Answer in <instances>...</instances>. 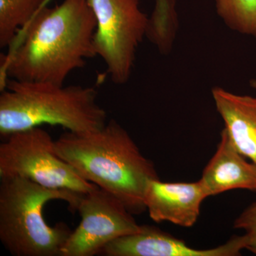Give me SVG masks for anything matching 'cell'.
I'll list each match as a JSON object with an SVG mask.
<instances>
[{"instance_id":"6da1fadb","label":"cell","mask_w":256,"mask_h":256,"mask_svg":"<svg viewBox=\"0 0 256 256\" xmlns=\"http://www.w3.org/2000/svg\"><path fill=\"white\" fill-rule=\"evenodd\" d=\"M48 5L18 31L8 53L1 55L0 90L8 79L64 84L72 72L97 56L96 20L88 0Z\"/></svg>"},{"instance_id":"7a4b0ae2","label":"cell","mask_w":256,"mask_h":256,"mask_svg":"<svg viewBox=\"0 0 256 256\" xmlns=\"http://www.w3.org/2000/svg\"><path fill=\"white\" fill-rule=\"evenodd\" d=\"M55 150L82 178L118 198L133 215L146 212L148 184L160 178L152 162L117 121L92 132L66 131L55 140Z\"/></svg>"},{"instance_id":"3957f363","label":"cell","mask_w":256,"mask_h":256,"mask_svg":"<svg viewBox=\"0 0 256 256\" xmlns=\"http://www.w3.org/2000/svg\"><path fill=\"white\" fill-rule=\"evenodd\" d=\"M0 92V134L4 138L44 124L84 134L108 122L94 87L8 79Z\"/></svg>"},{"instance_id":"277c9868","label":"cell","mask_w":256,"mask_h":256,"mask_svg":"<svg viewBox=\"0 0 256 256\" xmlns=\"http://www.w3.org/2000/svg\"><path fill=\"white\" fill-rule=\"evenodd\" d=\"M84 194L45 188L28 178H1L0 240L15 256H60L72 230L66 224L50 226L44 208L52 200H63L77 210Z\"/></svg>"},{"instance_id":"5b68a950","label":"cell","mask_w":256,"mask_h":256,"mask_svg":"<svg viewBox=\"0 0 256 256\" xmlns=\"http://www.w3.org/2000/svg\"><path fill=\"white\" fill-rule=\"evenodd\" d=\"M14 176L82 194L98 188L56 154L55 140L40 127L12 133L0 144V178Z\"/></svg>"},{"instance_id":"8992f818","label":"cell","mask_w":256,"mask_h":256,"mask_svg":"<svg viewBox=\"0 0 256 256\" xmlns=\"http://www.w3.org/2000/svg\"><path fill=\"white\" fill-rule=\"evenodd\" d=\"M96 20L94 44L104 60L111 80L128 82L138 48L146 37L150 18L139 0H88Z\"/></svg>"},{"instance_id":"52a82bcc","label":"cell","mask_w":256,"mask_h":256,"mask_svg":"<svg viewBox=\"0 0 256 256\" xmlns=\"http://www.w3.org/2000/svg\"><path fill=\"white\" fill-rule=\"evenodd\" d=\"M80 224L72 230L60 256H94L109 242L141 228L118 198L98 188L84 194L77 210Z\"/></svg>"},{"instance_id":"ba28073f","label":"cell","mask_w":256,"mask_h":256,"mask_svg":"<svg viewBox=\"0 0 256 256\" xmlns=\"http://www.w3.org/2000/svg\"><path fill=\"white\" fill-rule=\"evenodd\" d=\"M246 249L245 236H234L220 246L197 249L156 227L141 225L137 233L109 242L99 255L106 256H237Z\"/></svg>"},{"instance_id":"9c48e42d","label":"cell","mask_w":256,"mask_h":256,"mask_svg":"<svg viewBox=\"0 0 256 256\" xmlns=\"http://www.w3.org/2000/svg\"><path fill=\"white\" fill-rule=\"evenodd\" d=\"M210 196L201 180L195 182L150 181L144 192V205L156 222H168L180 226H193L200 214L202 202Z\"/></svg>"},{"instance_id":"30bf717a","label":"cell","mask_w":256,"mask_h":256,"mask_svg":"<svg viewBox=\"0 0 256 256\" xmlns=\"http://www.w3.org/2000/svg\"><path fill=\"white\" fill-rule=\"evenodd\" d=\"M246 158L224 128L216 151L200 178L210 196L236 188L256 192V164Z\"/></svg>"},{"instance_id":"8fae6325","label":"cell","mask_w":256,"mask_h":256,"mask_svg":"<svg viewBox=\"0 0 256 256\" xmlns=\"http://www.w3.org/2000/svg\"><path fill=\"white\" fill-rule=\"evenodd\" d=\"M212 92L234 146L256 164V98L233 94L222 87L214 88Z\"/></svg>"},{"instance_id":"7c38bea8","label":"cell","mask_w":256,"mask_h":256,"mask_svg":"<svg viewBox=\"0 0 256 256\" xmlns=\"http://www.w3.org/2000/svg\"><path fill=\"white\" fill-rule=\"evenodd\" d=\"M50 0H0V48H9L18 31Z\"/></svg>"},{"instance_id":"4fadbf2b","label":"cell","mask_w":256,"mask_h":256,"mask_svg":"<svg viewBox=\"0 0 256 256\" xmlns=\"http://www.w3.org/2000/svg\"><path fill=\"white\" fill-rule=\"evenodd\" d=\"M216 8L228 28L256 38V0H216Z\"/></svg>"},{"instance_id":"5bb4252c","label":"cell","mask_w":256,"mask_h":256,"mask_svg":"<svg viewBox=\"0 0 256 256\" xmlns=\"http://www.w3.org/2000/svg\"><path fill=\"white\" fill-rule=\"evenodd\" d=\"M176 0H156L150 18L149 31L160 38H168L178 31Z\"/></svg>"},{"instance_id":"9a60e30c","label":"cell","mask_w":256,"mask_h":256,"mask_svg":"<svg viewBox=\"0 0 256 256\" xmlns=\"http://www.w3.org/2000/svg\"><path fill=\"white\" fill-rule=\"evenodd\" d=\"M236 229L244 230L246 249L256 255V202L248 206L237 217L234 224Z\"/></svg>"},{"instance_id":"2e32d148","label":"cell","mask_w":256,"mask_h":256,"mask_svg":"<svg viewBox=\"0 0 256 256\" xmlns=\"http://www.w3.org/2000/svg\"><path fill=\"white\" fill-rule=\"evenodd\" d=\"M250 85L256 92V78L252 79V80H250Z\"/></svg>"}]
</instances>
